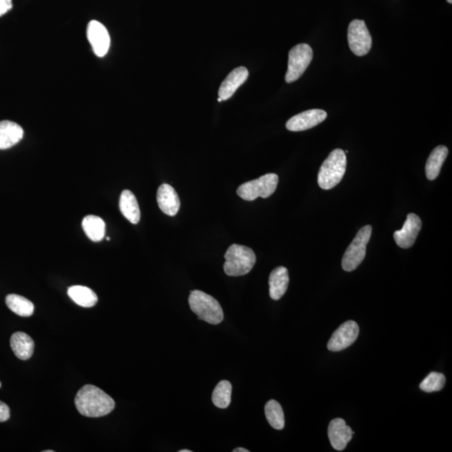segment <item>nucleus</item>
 I'll use <instances>...</instances> for the list:
<instances>
[{"label":"nucleus","mask_w":452,"mask_h":452,"mask_svg":"<svg viewBox=\"0 0 452 452\" xmlns=\"http://www.w3.org/2000/svg\"><path fill=\"white\" fill-rule=\"evenodd\" d=\"M75 407L84 417H105L114 410V399L99 388L91 385L83 386L75 399Z\"/></svg>","instance_id":"1"},{"label":"nucleus","mask_w":452,"mask_h":452,"mask_svg":"<svg viewBox=\"0 0 452 452\" xmlns=\"http://www.w3.org/2000/svg\"><path fill=\"white\" fill-rule=\"evenodd\" d=\"M347 168L346 154L342 150H334L323 162L318 176V186L329 190L338 186L345 175Z\"/></svg>","instance_id":"2"},{"label":"nucleus","mask_w":452,"mask_h":452,"mask_svg":"<svg viewBox=\"0 0 452 452\" xmlns=\"http://www.w3.org/2000/svg\"><path fill=\"white\" fill-rule=\"evenodd\" d=\"M225 258L224 271L230 277H241L249 273L257 262L255 252L251 248L237 244L228 248Z\"/></svg>","instance_id":"3"},{"label":"nucleus","mask_w":452,"mask_h":452,"mask_svg":"<svg viewBox=\"0 0 452 452\" xmlns=\"http://www.w3.org/2000/svg\"><path fill=\"white\" fill-rule=\"evenodd\" d=\"M189 303L190 309L199 320L214 325L223 321L224 311L221 304L212 296L195 290L190 293Z\"/></svg>","instance_id":"4"},{"label":"nucleus","mask_w":452,"mask_h":452,"mask_svg":"<svg viewBox=\"0 0 452 452\" xmlns=\"http://www.w3.org/2000/svg\"><path fill=\"white\" fill-rule=\"evenodd\" d=\"M278 181V174H267L257 179L243 183L238 188L237 195L247 201H253L259 197L266 199L277 190Z\"/></svg>","instance_id":"5"},{"label":"nucleus","mask_w":452,"mask_h":452,"mask_svg":"<svg viewBox=\"0 0 452 452\" xmlns=\"http://www.w3.org/2000/svg\"><path fill=\"white\" fill-rule=\"evenodd\" d=\"M372 234V226H365L360 229L354 241L347 248L342 260L343 269L353 271L357 269L365 258L366 248Z\"/></svg>","instance_id":"6"},{"label":"nucleus","mask_w":452,"mask_h":452,"mask_svg":"<svg viewBox=\"0 0 452 452\" xmlns=\"http://www.w3.org/2000/svg\"><path fill=\"white\" fill-rule=\"evenodd\" d=\"M313 57V49L307 44H299L294 46L289 52L286 82L291 83L301 78Z\"/></svg>","instance_id":"7"},{"label":"nucleus","mask_w":452,"mask_h":452,"mask_svg":"<svg viewBox=\"0 0 452 452\" xmlns=\"http://www.w3.org/2000/svg\"><path fill=\"white\" fill-rule=\"evenodd\" d=\"M347 42L352 52L358 57L369 53L372 47V37L365 22L354 19L347 29Z\"/></svg>","instance_id":"8"},{"label":"nucleus","mask_w":452,"mask_h":452,"mask_svg":"<svg viewBox=\"0 0 452 452\" xmlns=\"http://www.w3.org/2000/svg\"><path fill=\"white\" fill-rule=\"evenodd\" d=\"M359 334V327L354 321L343 323L332 335L327 349L332 352H339L347 349L356 341Z\"/></svg>","instance_id":"9"},{"label":"nucleus","mask_w":452,"mask_h":452,"mask_svg":"<svg viewBox=\"0 0 452 452\" xmlns=\"http://www.w3.org/2000/svg\"><path fill=\"white\" fill-rule=\"evenodd\" d=\"M87 39L94 53L98 57H103L109 50L111 39L107 28L97 21H91L87 26Z\"/></svg>","instance_id":"10"},{"label":"nucleus","mask_w":452,"mask_h":452,"mask_svg":"<svg viewBox=\"0 0 452 452\" xmlns=\"http://www.w3.org/2000/svg\"><path fill=\"white\" fill-rule=\"evenodd\" d=\"M422 227V219L418 215L415 214L408 215L402 229L396 230L394 233L396 244L403 249L410 248L414 245Z\"/></svg>","instance_id":"11"},{"label":"nucleus","mask_w":452,"mask_h":452,"mask_svg":"<svg viewBox=\"0 0 452 452\" xmlns=\"http://www.w3.org/2000/svg\"><path fill=\"white\" fill-rule=\"evenodd\" d=\"M327 117L325 111L321 109H311L288 120L286 127L291 132H302L313 129L323 123Z\"/></svg>","instance_id":"12"},{"label":"nucleus","mask_w":452,"mask_h":452,"mask_svg":"<svg viewBox=\"0 0 452 452\" xmlns=\"http://www.w3.org/2000/svg\"><path fill=\"white\" fill-rule=\"evenodd\" d=\"M327 434H329L332 446L335 450L343 451L353 438L354 432L349 426L346 425L345 419L337 418L330 422Z\"/></svg>","instance_id":"13"},{"label":"nucleus","mask_w":452,"mask_h":452,"mask_svg":"<svg viewBox=\"0 0 452 452\" xmlns=\"http://www.w3.org/2000/svg\"><path fill=\"white\" fill-rule=\"evenodd\" d=\"M249 75V72L246 67L241 66L235 68L232 71L222 84L219 89V98L222 101L230 99L239 87L245 82Z\"/></svg>","instance_id":"14"},{"label":"nucleus","mask_w":452,"mask_h":452,"mask_svg":"<svg viewBox=\"0 0 452 452\" xmlns=\"http://www.w3.org/2000/svg\"><path fill=\"white\" fill-rule=\"evenodd\" d=\"M159 209L167 215L174 216L180 209V201L177 192L167 183L159 186L157 193Z\"/></svg>","instance_id":"15"},{"label":"nucleus","mask_w":452,"mask_h":452,"mask_svg":"<svg viewBox=\"0 0 452 452\" xmlns=\"http://www.w3.org/2000/svg\"><path fill=\"white\" fill-rule=\"evenodd\" d=\"M289 284V275L286 267L275 268L270 275L269 291L271 299L278 301L281 299L287 290Z\"/></svg>","instance_id":"16"},{"label":"nucleus","mask_w":452,"mask_h":452,"mask_svg":"<svg viewBox=\"0 0 452 452\" xmlns=\"http://www.w3.org/2000/svg\"><path fill=\"white\" fill-rule=\"evenodd\" d=\"M24 130L19 124L11 121L0 122V150H8L23 138Z\"/></svg>","instance_id":"17"},{"label":"nucleus","mask_w":452,"mask_h":452,"mask_svg":"<svg viewBox=\"0 0 452 452\" xmlns=\"http://www.w3.org/2000/svg\"><path fill=\"white\" fill-rule=\"evenodd\" d=\"M119 209L127 221L137 225L141 218L138 203L130 190H123L120 196Z\"/></svg>","instance_id":"18"},{"label":"nucleus","mask_w":452,"mask_h":452,"mask_svg":"<svg viewBox=\"0 0 452 452\" xmlns=\"http://www.w3.org/2000/svg\"><path fill=\"white\" fill-rule=\"evenodd\" d=\"M10 346L16 357L22 360H27L31 358L34 353L35 343L29 335L22 332L12 335L10 338Z\"/></svg>","instance_id":"19"},{"label":"nucleus","mask_w":452,"mask_h":452,"mask_svg":"<svg viewBox=\"0 0 452 452\" xmlns=\"http://www.w3.org/2000/svg\"><path fill=\"white\" fill-rule=\"evenodd\" d=\"M448 149L446 146L440 145L431 152L427 159L426 165V174L429 180L437 179L441 172L442 167L448 155Z\"/></svg>","instance_id":"20"},{"label":"nucleus","mask_w":452,"mask_h":452,"mask_svg":"<svg viewBox=\"0 0 452 452\" xmlns=\"http://www.w3.org/2000/svg\"><path fill=\"white\" fill-rule=\"evenodd\" d=\"M82 228L87 237L94 242H101L105 237V222L99 216H86L82 221Z\"/></svg>","instance_id":"21"},{"label":"nucleus","mask_w":452,"mask_h":452,"mask_svg":"<svg viewBox=\"0 0 452 452\" xmlns=\"http://www.w3.org/2000/svg\"><path fill=\"white\" fill-rule=\"evenodd\" d=\"M68 296L71 299L83 307H91L98 301L97 294L90 288L83 286H73L68 289Z\"/></svg>","instance_id":"22"},{"label":"nucleus","mask_w":452,"mask_h":452,"mask_svg":"<svg viewBox=\"0 0 452 452\" xmlns=\"http://www.w3.org/2000/svg\"><path fill=\"white\" fill-rule=\"evenodd\" d=\"M6 301L8 307L21 317H30L34 313V304L21 296L8 295Z\"/></svg>","instance_id":"23"},{"label":"nucleus","mask_w":452,"mask_h":452,"mask_svg":"<svg viewBox=\"0 0 452 452\" xmlns=\"http://www.w3.org/2000/svg\"><path fill=\"white\" fill-rule=\"evenodd\" d=\"M265 414L267 422L275 430H282L285 426V417L281 405L274 399L266 403Z\"/></svg>","instance_id":"24"},{"label":"nucleus","mask_w":452,"mask_h":452,"mask_svg":"<svg viewBox=\"0 0 452 452\" xmlns=\"http://www.w3.org/2000/svg\"><path fill=\"white\" fill-rule=\"evenodd\" d=\"M232 386L229 381H222L215 388L212 401L219 409H226L231 402Z\"/></svg>","instance_id":"25"},{"label":"nucleus","mask_w":452,"mask_h":452,"mask_svg":"<svg viewBox=\"0 0 452 452\" xmlns=\"http://www.w3.org/2000/svg\"><path fill=\"white\" fill-rule=\"evenodd\" d=\"M446 377L438 372H431L419 385V389L426 393L442 390L445 386Z\"/></svg>","instance_id":"26"},{"label":"nucleus","mask_w":452,"mask_h":452,"mask_svg":"<svg viewBox=\"0 0 452 452\" xmlns=\"http://www.w3.org/2000/svg\"><path fill=\"white\" fill-rule=\"evenodd\" d=\"M10 417L9 406L6 403L0 401V422H5Z\"/></svg>","instance_id":"27"},{"label":"nucleus","mask_w":452,"mask_h":452,"mask_svg":"<svg viewBox=\"0 0 452 452\" xmlns=\"http://www.w3.org/2000/svg\"><path fill=\"white\" fill-rule=\"evenodd\" d=\"M12 7H13L12 0H0V17L9 12Z\"/></svg>","instance_id":"28"},{"label":"nucleus","mask_w":452,"mask_h":452,"mask_svg":"<svg viewBox=\"0 0 452 452\" xmlns=\"http://www.w3.org/2000/svg\"><path fill=\"white\" fill-rule=\"evenodd\" d=\"M233 451L234 452H249V451H248L247 449H245V448H242V447L237 448V449H235Z\"/></svg>","instance_id":"29"},{"label":"nucleus","mask_w":452,"mask_h":452,"mask_svg":"<svg viewBox=\"0 0 452 452\" xmlns=\"http://www.w3.org/2000/svg\"><path fill=\"white\" fill-rule=\"evenodd\" d=\"M179 452H192V451H190V450H181V451H179Z\"/></svg>","instance_id":"30"},{"label":"nucleus","mask_w":452,"mask_h":452,"mask_svg":"<svg viewBox=\"0 0 452 452\" xmlns=\"http://www.w3.org/2000/svg\"><path fill=\"white\" fill-rule=\"evenodd\" d=\"M217 101H218L219 102H223V101H222V98H219L217 99Z\"/></svg>","instance_id":"31"},{"label":"nucleus","mask_w":452,"mask_h":452,"mask_svg":"<svg viewBox=\"0 0 452 452\" xmlns=\"http://www.w3.org/2000/svg\"><path fill=\"white\" fill-rule=\"evenodd\" d=\"M447 2L449 3H452V0H447Z\"/></svg>","instance_id":"32"},{"label":"nucleus","mask_w":452,"mask_h":452,"mask_svg":"<svg viewBox=\"0 0 452 452\" xmlns=\"http://www.w3.org/2000/svg\"><path fill=\"white\" fill-rule=\"evenodd\" d=\"M45 452H53V451L49 450V451H45Z\"/></svg>","instance_id":"33"},{"label":"nucleus","mask_w":452,"mask_h":452,"mask_svg":"<svg viewBox=\"0 0 452 452\" xmlns=\"http://www.w3.org/2000/svg\"><path fill=\"white\" fill-rule=\"evenodd\" d=\"M0 387H1V383H0Z\"/></svg>","instance_id":"34"}]
</instances>
